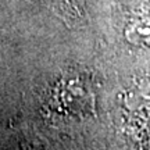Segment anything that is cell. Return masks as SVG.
Here are the masks:
<instances>
[{"label":"cell","mask_w":150,"mask_h":150,"mask_svg":"<svg viewBox=\"0 0 150 150\" xmlns=\"http://www.w3.org/2000/svg\"><path fill=\"white\" fill-rule=\"evenodd\" d=\"M132 104L127 117V131L138 149L150 150V81L140 86Z\"/></svg>","instance_id":"cell-1"},{"label":"cell","mask_w":150,"mask_h":150,"mask_svg":"<svg viewBox=\"0 0 150 150\" xmlns=\"http://www.w3.org/2000/svg\"><path fill=\"white\" fill-rule=\"evenodd\" d=\"M125 38L138 47H150V10L143 11L131 20L125 28Z\"/></svg>","instance_id":"cell-2"}]
</instances>
